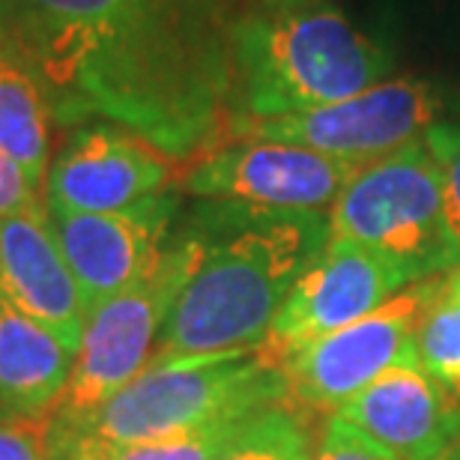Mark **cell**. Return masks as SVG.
Returning <instances> with one entry per match:
<instances>
[{"label": "cell", "instance_id": "cell-1", "mask_svg": "<svg viewBox=\"0 0 460 460\" xmlns=\"http://www.w3.org/2000/svg\"><path fill=\"white\" fill-rule=\"evenodd\" d=\"M0 49L40 81L51 119H105L191 159L230 117V36L150 0H0Z\"/></svg>", "mask_w": 460, "mask_h": 460}, {"label": "cell", "instance_id": "cell-2", "mask_svg": "<svg viewBox=\"0 0 460 460\" xmlns=\"http://www.w3.org/2000/svg\"><path fill=\"white\" fill-rule=\"evenodd\" d=\"M191 272L150 365L261 349L299 275L329 243V213L198 200L180 216Z\"/></svg>", "mask_w": 460, "mask_h": 460}, {"label": "cell", "instance_id": "cell-3", "mask_svg": "<svg viewBox=\"0 0 460 460\" xmlns=\"http://www.w3.org/2000/svg\"><path fill=\"white\" fill-rule=\"evenodd\" d=\"M394 54L341 9H245L230 22V117L272 119L341 102L389 78Z\"/></svg>", "mask_w": 460, "mask_h": 460}, {"label": "cell", "instance_id": "cell-4", "mask_svg": "<svg viewBox=\"0 0 460 460\" xmlns=\"http://www.w3.org/2000/svg\"><path fill=\"white\" fill-rule=\"evenodd\" d=\"M284 401H290V383L263 347L177 358L146 365L78 437L108 448L159 443Z\"/></svg>", "mask_w": 460, "mask_h": 460}, {"label": "cell", "instance_id": "cell-5", "mask_svg": "<svg viewBox=\"0 0 460 460\" xmlns=\"http://www.w3.org/2000/svg\"><path fill=\"white\" fill-rule=\"evenodd\" d=\"M329 239L392 263L410 284L460 266L446 222L443 171L425 137L362 164L329 209Z\"/></svg>", "mask_w": 460, "mask_h": 460}, {"label": "cell", "instance_id": "cell-6", "mask_svg": "<svg viewBox=\"0 0 460 460\" xmlns=\"http://www.w3.org/2000/svg\"><path fill=\"white\" fill-rule=\"evenodd\" d=\"M189 272L191 243L177 222L162 261L146 279L90 308L69 385L51 412L54 446L75 439L96 412L150 365Z\"/></svg>", "mask_w": 460, "mask_h": 460}, {"label": "cell", "instance_id": "cell-7", "mask_svg": "<svg viewBox=\"0 0 460 460\" xmlns=\"http://www.w3.org/2000/svg\"><path fill=\"white\" fill-rule=\"evenodd\" d=\"M446 111V96L425 78H385L362 93L314 111L234 119L225 135L234 141L296 144L353 164L376 162L421 141Z\"/></svg>", "mask_w": 460, "mask_h": 460}, {"label": "cell", "instance_id": "cell-8", "mask_svg": "<svg viewBox=\"0 0 460 460\" xmlns=\"http://www.w3.org/2000/svg\"><path fill=\"white\" fill-rule=\"evenodd\" d=\"M443 284L439 275L410 284L367 317L284 356L290 401L335 412L389 367L416 365V329Z\"/></svg>", "mask_w": 460, "mask_h": 460}, {"label": "cell", "instance_id": "cell-9", "mask_svg": "<svg viewBox=\"0 0 460 460\" xmlns=\"http://www.w3.org/2000/svg\"><path fill=\"white\" fill-rule=\"evenodd\" d=\"M362 164L296 144L234 141L189 168L182 189L198 200H234L263 209L329 213Z\"/></svg>", "mask_w": 460, "mask_h": 460}, {"label": "cell", "instance_id": "cell-10", "mask_svg": "<svg viewBox=\"0 0 460 460\" xmlns=\"http://www.w3.org/2000/svg\"><path fill=\"white\" fill-rule=\"evenodd\" d=\"M180 216L182 198L173 189L117 213L49 209L54 236L81 288L87 314L99 302L128 290L155 270Z\"/></svg>", "mask_w": 460, "mask_h": 460}, {"label": "cell", "instance_id": "cell-11", "mask_svg": "<svg viewBox=\"0 0 460 460\" xmlns=\"http://www.w3.org/2000/svg\"><path fill=\"white\" fill-rule=\"evenodd\" d=\"M403 288H410V281L383 257L329 239L317 261L290 288L263 349L281 362L293 349L367 317Z\"/></svg>", "mask_w": 460, "mask_h": 460}, {"label": "cell", "instance_id": "cell-12", "mask_svg": "<svg viewBox=\"0 0 460 460\" xmlns=\"http://www.w3.org/2000/svg\"><path fill=\"white\" fill-rule=\"evenodd\" d=\"M159 150L114 123H84L45 173V207L60 213H117L168 189Z\"/></svg>", "mask_w": 460, "mask_h": 460}, {"label": "cell", "instance_id": "cell-13", "mask_svg": "<svg viewBox=\"0 0 460 460\" xmlns=\"http://www.w3.org/2000/svg\"><path fill=\"white\" fill-rule=\"evenodd\" d=\"M457 401L419 365H394L332 416L362 430L394 460H446L460 446Z\"/></svg>", "mask_w": 460, "mask_h": 460}, {"label": "cell", "instance_id": "cell-14", "mask_svg": "<svg viewBox=\"0 0 460 460\" xmlns=\"http://www.w3.org/2000/svg\"><path fill=\"white\" fill-rule=\"evenodd\" d=\"M0 296L54 329L78 353L87 305L54 236L45 200L0 216Z\"/></svg>", "mask_w": 460, "mask_h": 460}, {"label": "cell", "instance_id": "cell-15", "mask_svg": "<svg viewBox=\"0 0 460 460\" xmlns=\"http://www.w3.org/2000/svg\"><path fill=\"white\" fill-rule=\"evenodd\" d=\"M75 367V349L0 296V412H54Z\"/></svg>", "mask_w": 460, "mask_h": 460}, {"label": "cell", "instance_id": "cell-16", "mask_svg": "<svg viewBox=\"0 0 460 460\" xmlns=\"http://www.w3.org/2000/svg\"><path fill=\"white\" fill-rule=\"evenodd\" d=\"M51 108L33 72L0 49V150L22 164L27 180L45 195Z\"/></svg>", "mask_w": 460, "mask_h": 460}, {"label": "cell", "instance_id": "cell-17", "mask_svg": "<svg viewBox=\"0 0 460 460\" xmlns=\"http://www.w3.org/2000/svg\"><path fill=\"white\" fill-rule=\"evenodd\" d=\"M314 452L317 443L305 412L284 401L239 421L216 460H314Z\"/></svg>", "mask_w": 460, "mask_h": 460}, {"label": "cell", "instance_id": "cell-18", "mask_svg": "<svg viewBox=\"0 0 460 460\" xmlns=\"http://www.w3.org/2000/svg\"><path fill=\"white\" fill-rule=\"evenodd\" d=\"M416 365L460 398V299L446 284L416 329Z\"/></svg>", "mask_w": 460, "mask_h": 460}, {"label": "cell", "instance_id": "cell-19", "mask_svg": "<svg viewBox=\"0 0 460 460\" xmlns=\"http://www.w3.org/2000/svg\"><path fill=\"white\" fill-rule=\"evenodd\" d=\"M0 460H58L51 412H0Z\"/></svg>", "mask_w": 460, "mask_h": 460}, {"label": "cell", "instance_id": "cell-20", "mask_svg": "<svg viewBox=\"0 0 460 460\" xmlns=\"http://www.w3.org/2000/svg\"><path fill=\"white\" fill-rule=\"evenodd\" d=\"M425 144L437 155L443 171V198H446V222L455 243L460 245V119H439L428 128Z\"/></svg>", "mask_w": 460, "mask_h": 460}, {"label": "cell", "instance_id": "cell-21", "mask_svg": "<svg viewBox=\"0 0 460 460\" xmlns=\"http://www.w3.org/2000/svg\"><path fill=\"white\" fill-rule=\"evenodd\" d=\"M314 460H394L389 452H383L374 439H367L362 430L347 425L344 419L329 416L320 434Z\"/></svg>", "mask_w": 460, "mask_h": 460}, {"label": "cell", "instance_id": "cell-22", "mask_svg": "<svg viewBox=\"0 0 460 460\" xmlns=\"http://www.w3.org/2000/svg\"><path fill=\"white\" fill-rule=\"evenodd\" d=\"M150 4L180 18V22L200 27V31L230 36V22H234L230 0H150Z\"/></svg>", "mask_w": 460, "mask_h": 460}, {"label": "cell", "instance_id": "cell-23", "mask_svg": "<svg viewBox=\"0 0 460 460\" xmlns=\"http://www.w3.org/2000/svg\"><path fill=\"white\" fill-rule=\"evenodd\" d=\"M45 195L27 180V173L22 171L13 155L0 150V216L18 213V209L42 204Z\"/></svg>", "mask_w": 460, "mask_h": 460}, {"label": "cell", "instance_id": "cell-24", "mask_svg": "<svg viewBox=\"0 0 460 460\" xmlns=\"http://www.w3.org/2000/svg\"><path fill=\"white\" fill-rule=\"evenodd\" d=\"M58 460H111V448L102 446L99 439L75 437L58 446Z\"/></svg>", "mask_w": 460, "mask_h": 460}, {"label": "cell", "instance_id": "cell-25", "mask_svg": "<svg viewBox=\"0 0 460 460\" xmlns=\"http://www.w3.org/2000/svg\"><path fill=\"white\" fill-rule=\"evenodd\" d=\"M326 6V0H252V9H308Z\"/></svg>", "mask_w": 460, "mask_h": 460}, {"label": "cell", "instance_id": "cell-26", "mask_svg": "<svg viewBox=\"0 0 460 460\" xmlns=\"http://www.w3.org/2000/svg\"><path fill=\"white\" fill-rule=\"evenodd\" d=\"M446 293H452V296L460 299V266H457V272L452 275V279H446Z\"/></svg>", "mask_w": 460, "mask_h": 460}, {"label": "cell", "instance_id": "cell-27", "mask_svg": "<svg viewBox=\"0 0 460 460\" xmlns=\"http://www.w3.org/2000/svg\"><path fill=\"white\" fill-rule=\"evenodd\" d=\"M446 460H460V446H457V448H455V452H452V455H448Z\"/></svg>", "mask_w": 460, "mask_h": 460}]
</instances>
